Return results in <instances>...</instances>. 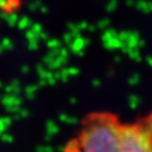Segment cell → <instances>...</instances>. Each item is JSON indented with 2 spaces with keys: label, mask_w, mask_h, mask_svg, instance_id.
Here are the masks:
<instances>
[{
  "label": "cell",
  "mask_w": 152,
  "mask_h": 152,
  "mask_svg": "<svg viewBox=\"0 0 152 152\" xmlns=\"http://www.w3.org/2000/svg\"><path fill=\"white\" fill-rule=\"evenodd\" d=\"M63 152H152V108L135 120L108 110L83 116Z\"/></svg>",
  "instance_id": "6da1fadb"
}]
</instances>
